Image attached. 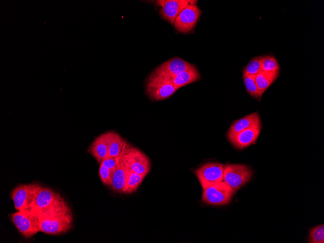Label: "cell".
<instances>
[{"instance_id":"obj_1","label":"cell","mask_w":324,"mask_h":243,"mask_svg":"<svg viewBox=\"0 0 324 243\" xmlns=\"http://www.w3.org/2000/svg\"><path fill=\"white\" fill-rule=\"evenodd\" d=\"M37 214L39 218L41 231L44 233L51 235H61L72 227V213L64 199Z\"/></svg>"},{"instance_id":"obj_2","label":"cell","mask_w":324,"mask_h":243,"mask_svg":"<svg viewBox=\"0 0 324 243\" xmlns=\"http://www.w3.org/2000/svg\"><path fill=\"white\" fill-rule=\"evenodd\" d=\"M10 219L19 232L26 238L41 231L38 215L31 209L9 214Z\"/></svg>"},{"instance_id":"obj_3","label":"cell","mask_w":324,"mask_h":243,"mask_svg":"<svg viewBox=\"0 0 324 243\" xmlns=\"http://www.w3.org/2000/svg\"><path fill=\"white\" fill-rule=\"evenodd\" d=\"M178 89L169 80L162 76L151 74L146 84V92L152 100L158 101L168 98Z\"/></svg>"},{"instance_id":"obj_4","label":"cell","mask_w":324,"mask_h":243,"mask_svg":"<svg viewBox=\"0 0 324 243\" xmlns=\"http://www.w3.org/2000/svg\"><path fill=\"white\" fill-rule=\"evenodd\" d=\"M236 190L224 180L203 189L202 200L212 205L222 206L228 204Z\"/></svg>"},{"instance_id":"obj_5","label":"cell","mask_w":324,"mask_h":243,"mask_svg":"<svg viewBox=\"0 0 324 243\" xmlns=\"http://www.w3.org/2000/svg\"><path fill=\"white\" fill-rule=\"evenodd\" d=\"M252 174L251 168L244 164H225L223 180L232 188L237 190L250 179Z\"/></svg>"},{"instance_id":"obj_6","label":"cell","mask_w":324,"mask_h":243,"mask_svg":"<svg viewBox=\"0 0 324 243\" xmlns=\"http://www.w3.org/2000/svg\"><path fill=\"white\" fill-rule=\"evenodd\" d=\"M124 157L126 165L134 172L146 176L149 172L151 168L149 158L140 149L128 143Z\"/></svg>"},{"instance_id":"obj_7","label":"cell","mask_w":324,"mask_h":243,"mask_svg":"<svg viewBox=\"0 0 324 243\" xmlns=\"http://www.w3.org/2000/svg\"><path fill=\"white\" fill-rule=\"evenodd\" d=\"M39 185L38 183L20 184L13 189L11 198L17 211L31 208Z\"/></svg>"},{"instance_id":"obj_8","label":"cell","mask_w":324,"mask_h":243,"mask_svg":"<svg viewBox=\"0 0 324 243\" xmlns=\"http://www.w3.org/2000/svg\"><path fill=\"white\" fill-rule=\"evenodd\" d=\"M224 165L208 162L194 171L203 189L223 180Z\"/></svg>"},{"instance_id":"obj_9","label":"cell","mask_w":324,"mask_h":243,"mask_svg":"<svg viewBox=\"0 0 324 243\" xmlns=\"http://www.w3.org/2000/svg\"><path fill=\"white\" fill-rule=\"evenodd\" d=\"M63 199L60 194L51 189L40 185L31 209L38 214L49 209Z\"/></svg>"},{"instance_id":"obj_10","label":"cell","mask_w":324,"mask_h":243,"mask_svg":"<svg viewBox=\"0 0 324 243\" xmlns=\"http://www.w3.org/2000/svg\"><path fill=\"white\" fill-rule=\"evenodd\" d=\"M201 14V11L196 4H189L176 17L174 26L179 32L187 33L193 30Z\"/></svg>"},{"instance_id":"obj_11","label":"cell","mask_w":324,"mask_h":243,"mask_svg":"<svg viewBox=\"0 0 324 243\" xmlns=\"http://www.w3.org/2000/svg\"><path fill=\"white\" fill-rule=\"evenodd\" d=\"M196 0H158V5L161 6L159 13L161 16L174 25L175 20L180 12L189 4H195Z\"/></svg>"},{"instance_id":"obj_12","label":"cell","mask_w":324,"mask_h":243,"mask_svg":"<svg viewBox=\"0 0 324 243\" xmlns=\"http://www.w3.org/2000/svg\"><path fill=\"white\" fill-rule=\"evenodd\" d=\"M192 65L180 58L176 57L160 65L152 73L169 79L185 71Z\"/></svg>"},{"instance_id":"obj_13","label":"cell","mask_w":324,"mask_h":243,"mask_svg":"<svg viewBox=\"0 0 324 243\" xmlns=\"http://www.w3.org/2000/svg\"><path fill=\"white\" fill-rule=\"evenodd\" d=\"M261 125L259 114L255 112L247 115L236 121L231 125L227 132V137L231 142L240 132L247 129Z\"/></svg>"},{"instance_id":"obj_14","label":"cell","mask_w":324,"mask_h":243,"mask_svg":"<svg viewBox=\"0 0 324 243\" xmlns=\"http://www.w3.org/2000/svg\"><path fill=\"white\" fill-rule=\"evenodd\" d=\"M110 131L102 133L96 137L88 148L89 153L100 163L109 155Z\"/></svg>"},{"instance_id":"obj_15","label":"cell","mask_w":324,"mask_h":243,"mask_svg":"<svg viewBox=\"0 0 324 243\" xmlns=\"http://www.w3.org/2000/svg\"><path fill=\"white\" fill-rule=\"evenodd\" d=\"M127 143V142L121 154L116 158L117 167L113 174L112 185L111 187L113 190L119 193H123L125 185L127 166L124 157Z\"/></svg>"},{"instance_id":"obj_16","label":"cell","mask_w":324,"mask_h":243,"mask_svg":"<svg viewBox=\"0 0 324 243\" xmlns=\"http://www.w3.org/2000/svg\"><path fill=\"white\" fill-rule=\"evenodd\" d=\"M261 125L247 129L239 133L231 142L238 149L245 148L253 144L259 135Z\"/></svg>"},{"instance_id":"obj_17","label":"cell","mask_w":324,"mask_h":243,"mask_svg":"<svg viewBox=\"0 0 324 243\" xmlns=\"http://www.w3.org/2000/svg\"><path fill=\"white\" fill-rule=\"evenodd\" d=\"M200 78V76L198 71L195 66L193 65L185 71L168 80L171 81L178 89L194 82Z\"/></svg>"},{"instance_id":"obj_18","label":"cell","mask_w":324,"mask_h":243,"mask_svg":"<svg viewBox=\"0 0 324 243\" xmlns=\"http://www.w3.org/2000/svg\"><path fill=\"white\" fill-rule=\"evenodd\" d=\"M126 166V178L123 194H131L136 191L146 176L134 172Z\"/></svg>"},{"instance_id":"obj_19","label":"cell","mask_w":324,"mask_h":243,"mask_svg":"<svg viewBox=\"0 0 324 243\" xmlns=\"http://www.w3.org/2000/svg\"><path fill=\"white\" fill-rule=\"evenodd\" d=\"M127 142L119 134L110 131L108 156L117 158L123 151Z\"/></svg>"},{"instance_id":"obj_20","label":"cell","mask_w":324,"mask_h":243,"mask_svg":"<svg viewBox=\"0 0 324 243\" xmlns=\"http://www.w3.org/2000/svg\"><path fill=\"white\" fill-rule=\"evenodd\" d=\"M278 76L279 72L272 73L263 71H261L255 75V81L262 95L276 80Z\"/></svg>"},{"instance_id":"obj_21","label":"cell","mask_w":324,"mask_h":243,"mask_svg":"<svg viewBox=\"0 0 324 243\" xmlns=\"http://www.w3.org/2000/svg\"><path fill=\"white\" fill-rule=\"evenodd\" d=\"M263 56H259L252 59L244 67L243 77L248 75H256L261 71Z\"/></svg>"},{"instance_id":"obj_22","label":"cell","mask_w":324,"mask_h":243,"mask_svg":"<svg viewBox=\"0 0 324 243\" xmlns=\"http://www.w3.org/2000/svg\"><path fill=\"white\" fill-rule=\"evenodd\" d=\"M244 85L248 93L255 98L260 100L262 94L260 92L255 81V75L243 77Z\"/></svg>"},{"instance_id":"obj_23","label":"cell","mask_w":324,"mask_h":243,"mask_svg":"<svg viewBox=\"0 0 324 243\" xmlns=\"http://www.w3.org/2000/svg\"><path fill=\"white\" fill-rule=\"evenodd\" d=\"M262 71L268 72H279V66L276 59L273 56H263L262 65Z\"/></svg>"},{"instance_id":"obj_24","label":"cell","mask_w":324,"mask_h":243,"mask_svg":"<svg viewBox=\"0 0 324 243\" xmlns=\"http://www.w3.org/2000/svg\"><path fill=\"white\" fill-rule=\"evenodd\" d=\"M309 243H324V225L323 224L317 226L310 230Z\"/></svg>"},{"instance_id":"obj_25","label":"cell","mask_w":324,"mask_h":243,"mask_svg":"<svg viewBox=\"0 0 324 243\" xmlns=\"http://www.w3.org/2000/svg\"><path fill=\"white\" fill-rule=\"evenodd\" d=\"M114 171L100 164L98 175L101 182L104 185L110 187L112 186Z\"/></svg>"},{"instance_id":"obj_26","label":"cell","mask_w":324,"mask_h":243,"mask_svg":"<svg viewBox=\"0 0 324 243\" xmlns=\"http://www.w3.org/2000/svg\"><path fill=\"white\" fill-rule=\"evenodd\" d=\"M104 166L115 171L117 167L116 158L108 156L100 162Z\"/></svg>"}]
</instances>
